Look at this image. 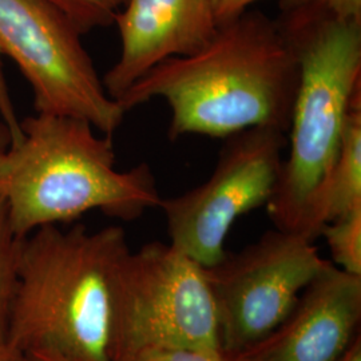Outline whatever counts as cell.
<instances>
[{
	"label": "cell",
	"instance_id": "1",
	"mask_svg": "<svg viewBox=\"0 0 361 361\" xmlns=\"http://www.w3.org/2000/svg\"><path fill=\"white\" fill-rule=\"evenodd\" d=\"M298 63L276 19L246 11L221 25L200 51L168 59L138 79L116 104L125 113L164 99L168 135L226 138L271 126L288 134Z\"/></svg>",
	"mask_w": 361,
	"mask_h": 361
},
{
	"label": "cell",
	"instance_id": "2",
	"mask_svg": "<svg viewBox=\"0 0 361 361\" xmlns=\"http://www.w3.org/2000/svg\"><path fill=\"white\" fill-rule=\"evenodd\" d=\"M130 252L122 226L62 231L43 226L23 238L7 341L25 355L111 361L116 277Z\"/></svg>",
	"mask_w": 361,
	"mask_h": 361
},
{
	"label": "cell",
	"instance_id": "3",
	"mask_svg": "<svg viewBox=\"0 0 361 361\" xmlns=\"http://www.w3.org/2000/svg\"><path fill=\"white\" fill-rule=\"evenodd\" d=\"M20 128L23 138L0 154V200L16 235L92 210L134 221L159 207L152 168L118 170L111 135H98L89 122L37 113Z\"/></svg>",
	"mask_w": 361,
	"mask_h": 361
},
{
	"label": "cell",
	"instance_id": "4",
	"mask_svg": "<svg viewBox=\"0 0 361 361\" xmlns=\"http://www.w3.org/2000/svg\"><path fill=\"white\" fill-rule=\"evenodd\" d=\"M298 63L289 152L267 212L276 229L298 233L305 209L332 168L350 110L361 104V22L322 0H283L276 19Z\"/></svg>",
	"mask_w": 361,
	"mask_h": 361
},
{
	"label": "cell",
	"instance_id": "5",
	"mask_svg": "<svg viewBox=\"0 0 361 361\" xmlns=\"http://www.w3.org/2000/svg\"><path fill=\"white\" fill-rule=\"evenodd\" d=\"M180 348H221L205 268L170 243H147L116 277L111 361Z\"/></svg>",
	"mask_w": 361,
	"mask_h": 361
},
{
	"label": "cell",
	"instance_id": "6",
	"mask_svg": "<svg viewBox=\"0 0 361 361\" xmlns=\"http://www.w3.org/2000/svg\"><path fill=\"white\" fill-rule=\"evenodd\" d=\"M80 37L44 0H0V51L30 83L35 111L79 118L113 135L126 113L104 89Z\"/></svg>",
	"mask_w": 361,
	"mask_h": 361
},
{
	"label": "cell",
	"instance_id": "7",
	"mask_svg": "<svg viewBox=\"0 0 361 361\" xmlns=\"http://www.w3.org/2000/svg\"><path fill=\"white\" fill-rule=\"evenodd\" d=\"M331 264L310 238L274 228L205 268L221 349L235 356L269 335Z\"/></svg>",
	"mask_w": 361,
	"mask_h": 361
},
{
	"label": "cell",
	"instance_id": "8",
	"mask_svg": "<svg viewBox=\"0 0 361 361\" xmlns=\"http://www.w3.org/2000/svg\"><path fill=\"white\" fill-rule=\"evenodd\" d=\"M283 130L261 126L224 138L216 168L204 183L162 198L170 244L204 268L226 255L233 224L265 207L274 193L288 146Z\"/></svg>",
	"mask_w": 361,
	"mask_h": 361
},
{
	"label": "cell",
	"instance_id": "9",
	"mask_svg": "<svg viewBox=\"0 0 361 361\" xmlns=\"http://www.w3.org/2000/svg\"><path fill=\"white\" fill-rule=\"evenodd\" d=\"M361 276L332 262L298 297L274 331L237 361H338L360 335Z\"/></svg>",
	"mask_w": 361,
	"mask_h": 361
},
{
	"label": "cell",
	"instance_id": "10",
	"mask_svg": "<svg viewBox=\"0 0 361 361\" xmlns=\"http://www.w3.org/2000/svg\"><path fill=\"white\" fill-rule=\"evenodd\" d=\"M114 25L121 54L102 80L116 102L155 66L200 51L219 30L209 0H128Z\"/></svg>",
	"mask_w": 361,
	"mask_h": 361
},
{
	"label": "cell",
	"instance_id": "11",
	"mask_svg": "<svg viewBox=\"0 0 361 361\" xmlns=\"http://www.w3.org/2000/svg\"><path fill=\"white\" fill-rule=\"evenodd\" d=\"M361 207V104L349 113L335 162L312 194L298 234L314 241L324 225Z\"/></svg>",
	"mask_w": 361,
	"mask_h": 361
},
{
	"label": "cell",
	"instance_id": "12",
	"mask_svg": "<svg viewBox=\"0 0 361 361\" xmlns=\"http://www.w3.org/2000/svg\"><path fill=\"white\" fill-rule=\"evenodd\" d=\"M23 238L13 232L7 207L0 200V343L7 340Z\"/></svg>",
	"mask_w": 361,
	"mask_h": 361
},
{
	"label": "cell",
	"instance_id": "13",
	"mask_svg": "<svg viewBox=\"0 0 361 361\" xmlns=\"http://www.w3.org/2000/svg\"><path fill=\"white\" fill-rule=\"evenodd\" d=\"M320 235L325 238L337 268L361 276V207L324 225Z\"/></svg>",
	"mask_w": 361,
	"mask_h": 361
},
{
	"label": "cell",
	"instance_id": "14",
	"mask_svg": "<svg viewBox=\"0 0 361 361\" xmlns=\"http://www.w3.org/2000/svg\"><path fill=\"white\" fill-rule=\"evenodd\" d=\"M56 7L83 35L95 28L114 25L116 13L128 0H44Z\"/></svg>",
	"mask_w": 361,
	"mask_h": 361
},
{
	"label": "cell",
	"instance_id": "15",
	"mask_svg": "<svg viewBox=\"0 0 361 361\" xmlns=\"http://www.w3.org/2000/svg\"><path fill=\"white\" fill-rule=\"evenodd\" d=\"M135 361H237V359L221 348H180L149 353Z\"/></svg>",
	"mask_w": 361,
	"mask_h": 361
},
{
	"label": "cell",
	"instance_id": "16",
	"mask_svg": "<svg viewBox=\"0 0 361 361\" xmlns=\"http://www.w3.org/2000/svg\"><path fill=\"white\" fill-rule=\"evenodd\" d=\"M3 56L4 55L0 51V118H1V122L7 126V129L10 130L11 145H16L23 138V131L20 128V121L16 116L13 97L4 75Z\"/></svg>",
	"mask_w": 361,
	"mask_h": 361
},
{
	"label": "cell",
	"instance_id": "17",
	"mask_svg": "<svg viewBox=\"0 0 361 361\" xmlns=\"http://www.w3.org/2000/svg\"><path fill=\"white\" fill-rule=\"evenodd\" d=\"M257 1L259 0H209V4L217 25L221 26L241 16Z\"/></svg>",
	"mask_w": 361,
	"mask_h": 361
},
{
	"label": "cell",
	"instance_id": "18",
	"mask_svg": "<svg viewBox=\"0 0 361 361\" xmlns=\"http://www.w3.org/2000/svg\"><path fill=\"white\" fill-rule=\"evenodd\" d=\"M329 11L347 20L361 22V0H322Z\"/></svg>",
	"mask_w": 361,
	"mask_h": 361
},
{
	"label": "cell",
	"instance_id": "19",
	"mask_svg": "<svg viewBox=\"0 0 361 361\" xmlns=\"http://www.w3.org/2000/svg\"><path fill=\"white\" fill-rule=\"evenodd\" d=\"M0 361H26V355L6 340L0 343Z\"/></svg>",
	"mask_w": 361,
	"mask_h": 361
},
{
	"label": "cell",
	"instance_id": "20",
	"mask_svg": "<svg viewBox=\"0 0 361 361\" xmlns=\"http://www.w3.org/2000/svg\"><path fill=\"white\" fill-rule=\"evenodd\" d=\"M338 361H361V334L355 337Z\"/></svg>",
	"mask_w": 361,
	"mask_h": 361
},
{
	"label": "cell",
	"instance_id": "21",
	"mask_svg": "<svg viewBox=\"0 0 361 361\" xmlns=\"http://www.w3.org/2000/svg\"><path fill=\"white\" fill-rule=\"evenodd\" d=\"M11 145V134L10 130L7 129V126L0 122V154L3 152H6Z\"/></svg>",
	"mask_w": 361,
	"mask_h": 361
},
{
	"label": "cell",
	"instance_id": "22",
	"mask_svg": "<svg viewBox=\"0 0 361 361\" xmlns=\"http://www.w3.org/2000/svg\"><path fill=\"white\" fill-rule=\"evenodd\" d=\"M26 361H70L59 356L52 355H42V353H30L26 355Z\"/></svg>",
	"mask_w": 361,
	"mask_h": 361
}]
</instances>
